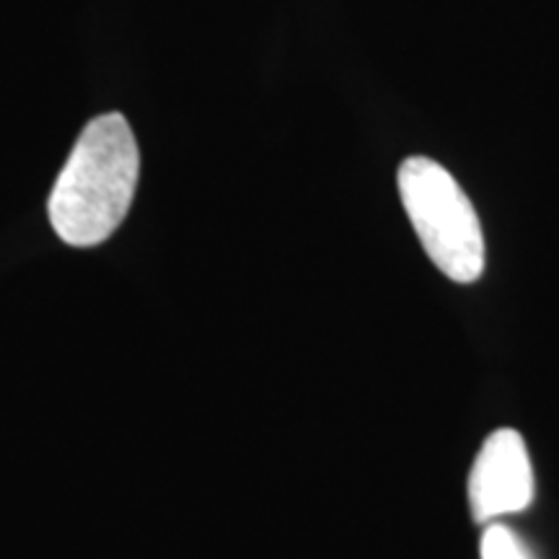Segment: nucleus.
Segmentation results:
<instances>
[{
	"mask_svg": "<svg viewBox=\"0 0 559 559\" xmlns=\"http://www.w3.org/2000/svg\"><path fill=\"white\" fill-rule=\"evenodd\" d=\"M534 500V469L526 440L519 430H495L474 459L469 474V508L477 523L526 510Z\"/></svg>",
	"mask_w": 559,
	"mask_h": 559,
	"instance_id": "3",
	"label": "nucleus"
},
{
	"mask_svg": "<svg viewBox=\"0 0 559 559\" xmlns=\"http://www.w3.org/2000/svg\"><path fill=\"white\" fill-rule=\"evenodd\" d=\"M479 551L481 559H531L528 549L523 547L519 536L498 521L487 523L485 534H481Z\"/></svg>",
	"mask_w": 559,
	"mask_h": 559,
	"instance_id": "4",
	"label": "nucleus"
},
{
	"mask_svg": "<svg viewBox=\"0 0 559 559\" xmlns=\"http://www.w3.org/2000/svg\"><path fill=\"white\" fill-rule=\"evenodd\" d=\"M400 198L430 262L453 283L485 272V236L472 200L438 160L412 156L400 166Z\"/></svg>",
	"mask_w": 559,
	"mask_h": 559,
	"instance_id": "2",
	"label": "nucleus"
},
{
	"mask_svg": "<svg viewBox=\"0 0 559 559\" xmlns=\"http://www.w3.org/2000/svg\"><path fill=\"white\" fill-rule=\"evenodd\" d=\"M140 151L122 115L88 122L50 194V223L70 247L107 241L138 190Z\"/></svg>",
	"mask_w": 559,
	"mask_h": 559,
	"instance_id": "1",
	"label": "nucleus"
}]
</instances>
